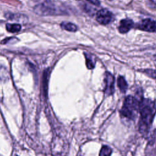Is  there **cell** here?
<instances>
[{"label": "cell", "mask_w": 156, "mask_h": 156, "mask_svg": "<svg viewBox=\"0 0 156 156\" xmlns=\"http://www.w3.org/2000/svg\"><path fill=\"white\" fill-rule=\"evenodd\" d=\"M140 118L139 121V130L146 135L152 123L156 113L155 102L150 99L143 98L140 100L139 106Z\"/></svg>", "instance_id": "obj_1"}, {"label": "cell", "mask_w": 156, "mask_h": 156, "mask_svg": "<svg viewBox=\"0 0 156 156\" xmlns=\"http://www.w3.org/2000/svg\"><path fill=\"white\" fill-rule=\"evenodd\" d=\"M140 102V99L136 98L127 96L120 110L121 116L128 120H134L139 112Z\"/></svg>", "instance_id": "obj_2"}, {"label": "cell", "mask_w": 156, "mask_h": 156, "mask_svg": "<svg viewBox=\"0 0 156 156\" xmlns=\"http://www.w3.org/2000/svg\"><path fill=\"white\" fill-rule=\"evenodd\" d=\"M35 13L41 16L62 14L63 11L49 0H42L34 6Z\"/></svg>", "instance_id": "obj_3"}, {"label": "cell", "mask_w": 156, "mask_h": 156, "mask_svg": "<svg viewBox=\"0 0 156 156\" xmlns=\"http://www.w3.org/2000/svg\"><path fill=\"white\" fill-rule=\"evenodd\" d=\"M113 18V15L107 9H101L96 13V20L102 25L109 24Z\"/></svg>", "instance_id": "obj_4"}, {"label": "cell", "mask_w": 156, "mask_h": 156, "mask_svg": "<svg viewBox=\"0 0 156 156\" xmlns=\"http://www.w3.org/2000/svg\"><path fill=\"white\" fill-rule=\"evenodd\" d=\"M105 88L104 92L107 96L112 95L115 91L114 88V77L109 72H105L104 76Z\"/></svg>", "instance_id": "obj_5"}, {"label": "cell", "mask_w": 156, "mask_h": 156, "mask_svg": "<svg viewBox=\"0 0 156 156\" xmlns=\"http://www.w3.org/2000/svg\"><path fill=\"white\" fill-rule=\"evenodd\" d=\"M138 28L147 32H156V21L149 18L144 19L139 23Z\"/></svg>", "instance_id": "obj_6"}, {"label": "cell", "mask_w": 156, "mask_h": 156, "mask_svg": "<svg viewBox=\"0 0 156 156\" xmlns=\"http://www.w3.org/2000/svg\"><path fill=\"white\" fill-rule=\"evenodd\" d=\"M133 27V21L129 18H126L120 21L119 26L118 27V30L121 34H125L129 32Z\"/></svg>", "instance_id": "obj_7"}, {"label": "cell", "mask_w": 156, "mask_h": 156, "mask_svg": "<svg viewBox=\"0 0 156 156\" xmlns=\"http://www.w3.org/2000/svg\"><path fill=\"white\" fill-rule=\"evenodd\" d=\"M84 55L86 59V65L87 68L90 69H93L96 63V60L94 56L87 52H84Z\"/></svg>", "instance_id": "obj_8"}, {"label": "cell", "mask_w": 156, "mask_h": 156, "mask_svg": "<svg viewBox=\"0 0 156 156\" xmlns=\"http://www.w3.org/2000/svg\"><path fill=\"white\" fill-rule=\"evenodd\" d=\"M60 26L63 29L69 32H76L77 30V27L74 24L69 22L63 21L60 24Z\"/></svg>", "instance_id": "obj_9"}, {"label": "cell", "mask_w": 156, "mask_h": 156, "mask_svg": "<svg viewBox=\"0 0 156 156\" xmlns=\"http://www.w3.org/2000/svg\"><path fill=\"white\" fill-rule=\"evenodd\" d=\"M118 86L121 92H126L127 88V83L124 77L122 76H119L118 77Z\"/></svg>", "instance_id": "obj_10"}, {"label": "cell", "mask_w": 156, "mask_h": 156, "mask_svg": "<svg viewBox=\"0 0 156 156\" xmlns=\"http://www.w3.org/2000/svg\"><path fill=\"white\" fill-rule=\"evenodd\" d=\"M21 29V26L20 24H6V29L8 32L15 33L19 32Z\"/></svg>", "instance_id": "obj_11"}, {"label": "cell", "mask_w": 156, "mask_h": 156, "mask_svg": "<svg viewBox=\"0 0 156 156\" xmlns=\"http://www.w3.org/2000/svg\"><path fill=\"white\" fill-rule=\"evenodd\" d=\"M112 150L108 146H103L99 152V156H111Z\"/></svg>", "instance_id": "obj_12"}, {"label": "cell", "mask_w": 156, "mask_h": 156, "mask_svg": "<svg viewBox=\"0 0 156 156\" xmlns=\"http://www.w3.org/2000/svg\"><path fill=\"white\" fill-rule=\"evenodd\" d=\"M143 73H145L146 74L148 75L149 76H151L154 78H156V70L147 69H143Z\"/></svg>", "instance_id": "obj_13"}, {"label": "cell", "mask_w": 156, "mask_h": 156, "mask_svg": "<svg viewBox=\"0 0 156 156\" xmlns=\"http://www.w3.org/2000/svg\"><path fill=\"white\" fill-rule=\"evenodd\" d=\"M88 2H89L90 3L94 5H96V6H99L100 5V2L99 0H85Z\"/></svg>", "instance_id": "obj_14"}, {"label": "cell", "mask_w": 156, "mask_h": 156, "mask_svg": "<svg viewBox=\"0 0 156 156\" xmlns=\"http://www.w3.org/2000/svg\"><path fill=\"white\" fill-rule=\"evenodd\" d=\"M151 4L154 5V7H156V0H151Z\"/></svg>", "instance_id": "obj_15"}, {"label": "cell", "mask_w": 156, "mask_h": 156, "mask_svg": "<svg viewBox=\"0 0 156 156\" xmlns=\"http://www.w3.org/2000/svg\"><path fill=\"white\" fill-rule=\"evenodd\" d=\"M154 59H155V61H156V54H155V55H154Z\"/></svg>", "instance_id": "obj_16"}, {"label": "cell", "mask_w": 156, "mask_h": 156, "mask_svg": "<svg viewBox=\"0 0 156 156\" xmlns=\"http://www.w3.org/2000/svg\"><path fill=\"white\" fill-rule=\"evenodd\" d=\"M108 1H112V0H108Z\"/></svg>", "instance_id": "obj_17"}]
</instances>
